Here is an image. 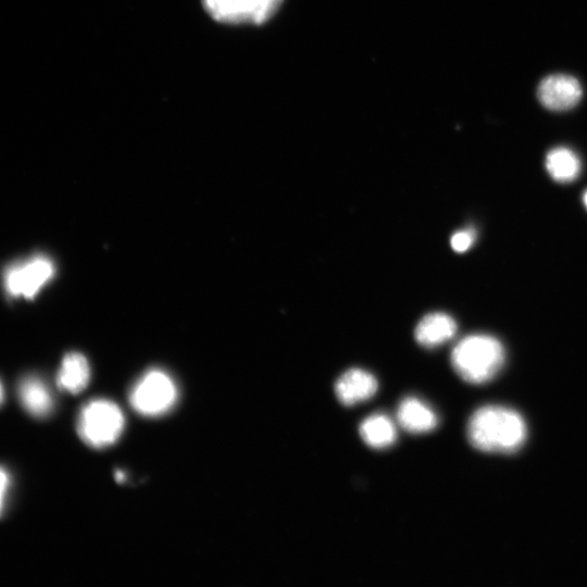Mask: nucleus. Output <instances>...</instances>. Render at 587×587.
<instances>
[{
	"instance_id": "obj_1",
	"label": "nucleus",
	"mask_w": 587,
	"mask_h": 587,
	"mask_svg": "<svg viewBox=\"0 0 587 587\" xmlns=\"http://www.w3.org/2000/svg\"><path fill=\"white\" fill-rule=\"evenodd\" d=\"M470 444L488 453H512L525 442L527 427L516 411L501 405L477 409L466 426Z\"/></svg>"
},
{
	"instance_id": "obj_2",
	"label": "nucleus",
	"mask_w": 587,
	"mask_h": 587,
	"mask_svg": "<svg viewBox=\"0 0 587 587\" xmlns=\"http://www.w3.org/2000/svg\"><path fill=\"white\" fill-rule=\"evenodd\" d=\"M505 351L495 337L483 334L461 339L452 349L451 364L466 383L484 384L491 380L502 369Z\"/></svg>"
},
{
	"instance_id": "obj_3",
	"label": "nucleus",
	"mask_w": 587,
	"mask_h": 587,
	"mask_svg": "<svg viewBox=\"0 0 587 587\" xmlns=\"http://www.w3.org/2000/svg\"><path fill=\"white\" fill-rule=\"evenodd\" d=\"M125 417L114 402L96 399L86 403L77 419L80 439L92 448L113 445L123 433Z\"/></svg>"
},
{
	"instance_id": "obj_4",
	"label": "nucleus",
	"mask_w": 587,
	"mask_h": 587,
	"mask_svg": "<svg viewBox=\"0 0 587 587\" xmlns=\"http://www.w3.org/2000/svg\"><path fill=\"white\" fill-rule=\"evenodd\" d=\"M177 395V387L167 373L150 370L133 387L129 402L138 413L158 416L175 404Z\"/></svg>"
},
{
	"instance_id": "obj_5",
	"label": "nucleus",
	"mask_w": 587,
	"mask_h": 587,
	"mask_svg": "<svg viewBox=\"0 0 587 587\" xmlns=\"http://www.w3.org/2000/svg\"><path fill=\"white\" fill-rule=\"evenodd\" d=\"M54 273L53 262L46 255L37 254L9 265L3 273V286L11 297L32 299Z\"/></svg>"
},
{
	"instance_id": "obj_6",
	"label": "nucleus",
	"mask_w": 587,
	"mask_h": 587,
	"mask_svg": "<svg viewBox=\"0 0 587 587\" xmlns=\"http://www.w3.org/2000/svg\"><path fill=\"white\" fill-rule=\"evenodd\" d=\"M583 89L579 82L570 75L554 74L545 77L537 88L540 103L551 111H565L580 100Z\"/></svg>"
},
{
	"instance_id": "obj_7",
	"label": "nucleus",
	"mask_w": 587,
	"mask_h": 587,
	"mask_svg": "<svg viewBox=\"0 0 587 587\" xmlns=\"http://www.w3.org/2000/svg\"><path fill=\"white\" fill-rule=\"evenodd\" d=\"M378 388L376 378L361 369H350L335 383V394L344 405H353L372 398Z\"/></svg>"
},
{
	"instance_id": "obj_8",
	"label": "nucleus",
	"mask_w": 587,
	"mask_h": 587,
	"mask_svg": "<svg viewBox=\"0 0 587 587\" xmlns=\"http://www.w3.org/2000/svg\"><path fill=\"white\" fill-rule=\"evenodd\" d=\"M17 396L24 410L37 419L48 416L54 408L50 388L35 375H27L20 380Z\"/></svg>"
},
{
	"instance_id": "obj_9",
	"label": "nucleus",
	"mask_w": 587,
	"mask_h": 587,
	"mask_svg": "<svg viewBox=\"0 0 587 587\" xmlns=\"http://www.w3.org/2000/svg\"><path fill=\"white\" fill-rule=\"evenodd\" d=\"M455 321L442 312L428 313L417 323L414 336L416 341L425 348H435L454 337Z\"/></svg>"
},
{
	"instance_id": "obj_10",
	"label": "nucleus",
	"mask_w": 587,
	"mask_h": 587,
	"mask_svg": "<svg viewBox=\"0 0 587 587\" xmlns=\"http://www.w3.org/2000/svg\"><path fill=\"white\" fill-rule=\"evenodd\" d=\"M399 425L409 433L423 434L438 425L435 412L423 401L414 397L403 399L397 409Z\"/></svg>"
},
{
	"instance_id": "obj_11",
	"label": "nucleus",
	"mask_w": 587,
	"mask_h": 587,
	"mask_svg": "<svg viewBox=\"0 0 587 587\" xmlns=\"http://www.w3.org/2000/svg\"><path fill=\"white\" fill-rule=\"evenodd\" d=\"M90 380V366L87 359L78 352H70L64 355L57 375L60 389L78 394L83 391Z\"/></svg>"
},
{
	"instance_id": "obj_12",
	"label": "nucleus",
	"mask_w": 587,
	"mask_h": 587,
	"mask_svg": "<svg viewBox=\"0 0 587 587\" xmlns=\"http://www.w3.org/2000/svg\"><path fill=\"white\" fill-rule=\"evenodd\" d=\"M360 436L371 448L390 447L397 439V430L392 421L384 414H373L360 425Z\"/></svg>"
},
{
	"instance_id": "obj_13",
	"label": "nucleus",
	"mask_w": 587,
	"mask_h": 587,
	"mask_svg": "<svg viewBox=\"0 0 587 587\" xmlns=\"http://www.w3.org/2000/svg\"><path fill=\"white\" fill-rule=\"evenodd\" d=\"M546 168L554 180L570 183L579 175L580 161L571 149L558 147L548 152Z\"/></svg>"
},
{
	"instance_id": "obj_14",
	"label": "nucleus",
	"mask_w": 587,
	"mask_h": 587,
	"mask_svg": "<svg viewBox=\"0 0 587 587\" xmlns=\"http://www.w3.org/2000/svg\"><path fill=\"white\" fill-rule=\"evenodd\" d=\"M203 7L215 21L228 24L248 22L245 0H203Z\"/></svg>"
},
{
	"instance_id": "obj_15",
	"label": "nucleus",
	"mask_w": 587,
	"mask_h": 587,
	"mask_svg": "<svg viewBox=\"0 0 587 587\" xmlns=\"http://www.w3.org/2000/svg\"><path fill=\"white\" fill-rule=\"evenodd\" d=\"M283 0H245L247 21L261 24L270 20Z\"/></svg>"
},
{
	"instance_id": "obj_16",
	"label": "nucleus",
	"mask_w": 587,
	"mask_h": 587,
	"mask_svg": "<svg viewBox=\"0 0 587 587\" xmlns=\"http://www.w3.org/2000/svg\"><path fill=\"white\" fill-rule=\"evenodd\" d=\"M475 240V232L472 228L455 232L450 239L452 249L457 252L466 251Z\"/></svg>"
},
{
	"instance_id": "obj_17",
	"label": "nucleus",
	"mask_w": 587,
	"mask_h": 587,
	"mask_svg": "<svg viewBox=\"0 0 587 587\" xmlns=\"http://www.w3.org/2000/svg\"><path fill=\"white\" fill-rule=\"evenodd\" d=\"M10 485H11L10 473L7 471L5 467L0 466V516L2 515L5 508V501H7V496L10 489Z\"/></svg>"
},
{
	"instance_id": "obj_18",
	"label": "nucleus",
	"mask_w": 587,
	"mask_h": 587,
	"mask_svg": "<svg viewBox=\"0 0 587 587\" xmlns=\"http://www.w3.org/2000/svg\"><path fill=\"white\" fill-rule=\"evenodd\" d=\"M3 399H4V390H3V386H2V384L0 382V405L3 402Z\"/></svg>"
},
{
	"instance_id": "obj_19",
	"label": "nucleus",
	"mask_w": 587,
	"mask_h": 587,
	"mask_svg": "<svg viewBox=\"0 0 587 587\" xmlns=\"http://www.w3.org/2000/svg\"><path fill=\"white\" fill-rule=\"evenodd\" d=\"M583 200H584V204H585L586 208H587V191L584 193Z\"/></svg>"
}]
</instances>
